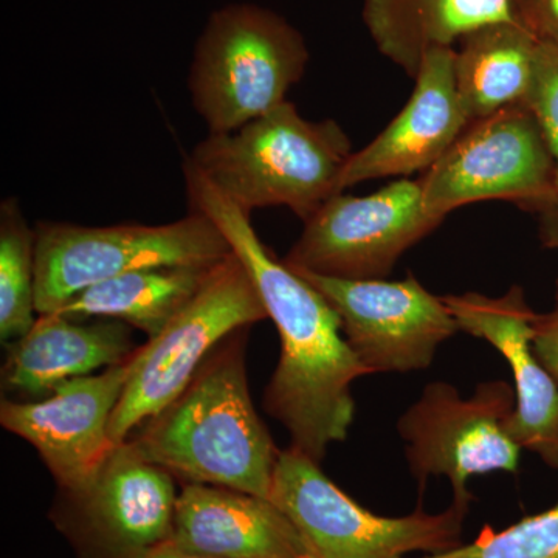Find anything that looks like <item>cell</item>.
<instances>
[{
  "label": "cell",
  "mask_w": 558,
  "mask_h": 558,
  "mask_svg": "<svg viewBox=\"0 0 558 558\" xmlns=\"http://www.w3.org/2000/svg\"><path fill=\"white\" fill-rule=\"evenodd\" d=\"M36 306V229L16 197L0 205V340L10 344L38 322Z\"/></svg>",
  "instance_id": "obj_21"
},
{
  "label": "cell",
  "mask_w": 558,
  "mask_h": 558,
  "mask_svg": "<svg viewBox=\"0 0 558 558\" xmlns=\"http://www.w3.org/2000/svg\"><path fill=\"white\" fill-rule=\"evenodd\" d=\"M303 558H310V557H303Z\"/></svg>",
  "instance_id": "obj_27"
},
{
  "label": "cell",
  "mask_w": 558,
  "mask_h": 558,
  "mask_svg": "<svg viewBox=\"0 0 558 558\" xmlns=\"http://www.w3.org/2000/svg\"><path fill=\"white\" fill-rule=\"evenodd\" d=\"M532 343L539 362L558 384V279L553 310L535 317Z\"/></svg>",
  "instance_id": "obj_25"
},
{
  "label": "cell",
  "mask_w": 558,
  "mask_h": 558,
  "mask_svg": "<svg viewBox=\"0 0 558 558\" xmlns=\"http://www.w3.org/2000/svg\"><path fill=\"white\" fill-rule=\"evenodd\" d=\"M247 329L220 341L178 398L124 442L185 484L229 487L270 499L281 450L250 398Z\"/></svg>",
  "instance_id": "obj_2"
},
{
  "label": "cell",
  "mask_w": 558,
  "mask_h": 558,
  "mask_svg": "<svg viewBox=\"0 0 558 558\" xmlns=\"http://www.w3.org/2000/svg\"><path fill=\"white\" fill-rule=\"evenodd\" d=\"M513 20L510 0H365L377 50L414 78L429 50L454 49L469 33Z\"/></svg>",
  "instance_id": "obj_18"
},
{
  "label": "cell",
  "mask_w": 558,
  "mask_h": 558,
  "mask_svg": "<svg viewBox=\"0 0 558 558\" xmlns=\"http://www.w3.org/2000/svg\"><path fill=\"white\" fill-rule=\"evenodd\" d=\"M513 20L539 43L558 47V0H510Z\"/></svg>",
  "instance_id": "obj_24"
},
{
  "label": "cell",
  "mask_w": 558,
  "mask_h": 558,
  "mask_svg": "<svg viewBox=\"0 0 558 558\" xmlns=\"http://www.w3.org/2000/svg\"><path fill=\"white\" fill-rule=\"evenodd\" d=\"M295 271L337 312L349 348L368 374L427 369L440 344L461 332L442 296L413 275L388 281Z\"/></svg>",
  "instance_id": "obj_11"
},
{
  "label": "cell",
  "mask_w": 558,
  "mask_h": 558,
  "mask_svg": "<svg viewBox=\"0 0 558 558\" xmlns=\"http://www.w3.org/2000/svg\"><path fill=\"white\" fill-rule=\"evenodd\" d=\"M539 40L517 21L469 33L454 50V80L470 121L526 101Z\"/></svg>",
  "instance_id": "obj_19"
},
{
  "label": "cell",
  "mask_w": 558,
  "mask_h": 558,
  "mask_svg": "<svg viewBox=\"0 0 558 558\" xmlns=\"http://www.w3.org/2000/svg\"><path fill=\"white\" fill-rule=\"evenodd\" d=\"M425 208L446 219L483 201H508L542 213L554 191V160L526 102L472 121L421 179Z\"/></svg>",
  "instance_id": "obj_9"
},
{
  "label": "cell",
  "mask_w": 558,
  "mask_h": 558,
  "mask_svg": "<svg viewBox=\"0 0 558 558\" xmlns=\"http://www.w3.org/2000/svg\"><path fill=\"white\" fill-rule=\"evenodd\" d=\"M352 154L336 120L304 119L288 100L238 130L208 134L183 165L250 215L288 207L306 222L343 193L341 178Z\"/></svg>",
  "instance_id": "obj_3"
},
{
  "label": "cell",
  "mask_w": 558,
  "mask_h": 558,
  "mask_svg": "<svg viewBox=\"0 0 558 558\" xmlns=\"http://www.w3.org/2000/svg\"><path fill=\"white\" fill-rule=\"evenodd\" d=\"M178 495L168 470L123 442L83 490L61 492L54 526L80 558H130L170 539Z\"/></svg>",
  "instance_id": "obj_12"
},
{
  "label": "cell",
  "mask_w": 558,
  "mask_h": 558,
  "mask_svg": "<svg viewBox=\"0 0 558 558\" xmlns=\"http://www.w3.org/2000/svg\"><path fill=\"white\" fill-rule=\"evenodd\" d=\"M417 558H558V502L502 531L486 526L468 545Z\"/></svg>",
  "instance_id": "obj_22"
},
{
  "label": "cell",
  "mask_w": 558,
  "mask_h": 558,
  "mask_svg": "<svg viewBox=\"0 0 558 558\" xmlns=\"http://www.w3.org/2000/svg\"><path fill=\"white\" fill-rule=\"evenodd\" d=\"M414 80L405 108L369 145L352 154L341 190L428 171L472 123L454 80V49L429 50Z\"/></svg>",
  "instance_id": "obj_15"
},
{
  "label": "cell",
  "mask_w": 558,
  "mask_h": 558,
  "mask_svg": "<svg viewBox=\"0 0 558 558\" xmlns=\"http://www.w3.org/2000/svg\"><path fill=\"white\" fill-rule=\"evenodd\" d=\"M7 348L3 385L35 396H49L61 381L119 365L138 349L126 323L60 314L39 315L31 332Z\"/></svg>",
  "instance_id": "obj_17"
},
{
  "label": "cell",
  "mask_w": 558,
  "mask_h": 558,
  "mask_svg": "<svg viewBox=\"0 0 558 558\" xmlns=\"http://www.w3.org/2000/svg\"><path fill=\"white\" fill-rule=\"evenodd\" d=\"M461 332L492 344L512 371L515 410L510 436L523 450L558 470V384L534 351V322L523 288L512 286L501 296L468 292L442 296Z\"/></svg>",
  "instance_id": "obj_14"
},
{
  "label": "cell",
  "mask_w": 558,
  "mask_h": 558,
  "mask_svg": "<svg viewBox=\"0 0 558 558\" xmlns=\"http://www.w3.org/2000/svg\"><path fill=\"white\" fill-rule=\"evenodd\" d=\"M290 446L279 451L270 499L299 531L310 558H407L446 553L462 545L470 508L451 502L428 513L422 505L405 517H381L360 506Z\"/></svg>",
  "instance_id": "obj_5"
},
{
  "label": "cell",
  "mask_w": 558,
  "mask_h": 558,
  "mask_svg": "<svg viewBox=\"0 0 558 558\" xmlns=\"http://www.w3.org/2000/svg\"><path fill=\"white\" fill-rule=\"evenodd\" d=\"M140 349L100 374L61 381L46 399L0 403L2 427L38 450L60 492L83 490L116 449L110 418L137 369Z\"/></svg>",
  "instance_id": "obj_13"
},
{
  "label": "cell",
  "mask_w": 558,
  "mask_h": 558,
  "mask_svg": "<svg viewBox=\"0 0 558 558\" xmlns=\"http://www.w3.org/2000/svg\"><path fill=\"white\" fill-rule=\"evenodd\" d=\"M35 229L39 315L53 314L83 290L130 271L215 266L231 253L216 223L191 209L161 226L39 222Z\"/></svg>",
  "instance_id": "obj_6"
},
{
  "label": "cell",
  "mask_w": 558,
  "mask_h": 558,
  "mask_svg": "<svg viewBox=\"0 0 558 558\" xmlns=\"http://www.w3.org/2000/svg\"><path fill=\"white\" fill-rule=\"evenodd\" d=\"M310 58L306 39L281 14L248 2L220 7L194 44L191 105L208 134L238 130L288 101Z\"/></svg>",
  "instance_id": "obj_4"
},
{
  "label": "cell",
  "mask_w": 558,
  "mask_h": 558,
  "mask_svg": "<svg viewBox=\"0 0 558 558\" xmlns=\"http://www.w3.org/2000/svg\"><path fill=\"white\" fill-rule=\"evenodd\" d=\"M171 542L215 558H303V539L271 499L186 483L175 502Z\"/></svg>",
  "instance_id": "obj_16"
},
{
  "label": "cell",
  "mask_w": 558,
  "mask_h": 558,
  "mask_svg": "<svg viewBox=\"0 0 558 558\" xmlns=\"http://www.w3.org/2000/svg\"><path fill=\"white\" fill-rule=\"evenodd\" d=\"M526 105L537 117L554 160V191L548 207L538 213L539 241L558 248V47L539 43L534 83Z\"/></svg>",
  "instance_id": "obj_23"
},
{
  "label": "cell",
  "mask_w": 558,
  "mask_h": 558,
  "mask_svg": "<svg viewBox=\"0 0 558 558\" xmlns=\"http://www.w3.org/2000/svg\"><path fill=\"white\" fill-rule=\"evenodd\" d=\"M442 222L425 208L421 180L399 179L368 196L330 197L282 260L322 277L387 279L403 253Z\"/></svg>",
  "instance_id": "obj_10"
},
{
  "label": "cell",
  "mask_w": 558,
  "mask_h": 558,
  "mask_svg": "<svg viewBox=\"0 0 558 558\" xmlns=\"http://www.w3.org/2000/svg\"><path fill=\"white\" fill-rule=\"evenodd\" d=\"M515 389L506 380L481 381L470 398L449 381H432L398 421L405 457L421 492L432 476H447L451 502L470 508L469 481L488 473H519L521 447L510 436Z\"/></svg>",
  "instance_id": "obj_8"
},
{
  "label": "cell",
  "mask_w": 558,
  "mask_h": 558,
  "mask_svg": "<svg viewBox=\"0 0 558 558\" xmlns=\"http://www.w3.org/2000/svg\"><path fill=\"white\" fill-rule=\"evenodd\" d=\"M191 211L216 223L258 289L281 340L278 366L264 392V409L288 428L292 444L322 461L348 438L355 416L351 387L368 371L349 348L339 315L299 271L258 236L252 215L183 165Z\"/></svg>",
  "instance_id": "obj_1"
},
{
  "label": "cell",
  "mask_w": 558,
  "mask_h": 558,
  "mask_svg": "<svg viewBox=\"0 0 558 558\" xmlns=\"http://www.w3.org/2000/svg\"><path fill=\"white\" fill-rule=\"evenodd\" d=\"M215 266L130 271L83 290L53 314L73 319H119L153 340L196 296Z\"/></svg>",
  "instance_id": "obj_20"
},
{
  "label": "cell",
  "mask_w": 558,
  "mask_h": 558,
  "mask_svg": "<svg viewBox=\"0 0 558 558\" xmlns=\"http://www.w3.org/2000/svg\"><path fill=\"white\" fill-rule=\"evenodd\" d=\"M130 558H215L208 556H201V554L190 553V550L180 548V546L174 545L171 539H167V542L159 543V545L153 546V548H148L142 550V553L135 554Z\"/></svg>",
  "instance_id": "obj_26"
},
{
  "label": "cell",
  "mask_w": 558,
  "mask_h": 558,
  "mask_svg": "<svg viewBox=\"0 0 558 558\" xmlns=\"http://www.w3.org/2000/svg\"><path fill=\"white\" fill-rule=\"evenodd\" d=\"M266 318L255 282L231 250L163 332L140 349L137 369L110 418L112 442L120 446L170 405L220 341Z\"/></svg>",
  "instance_id": "obj_7"
}]
</instances>
